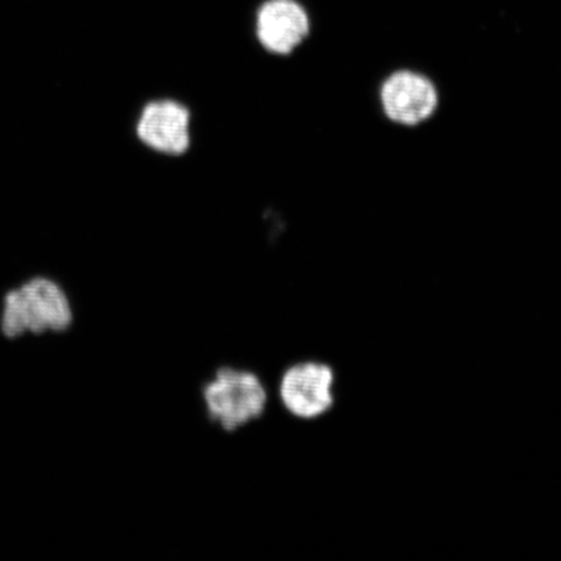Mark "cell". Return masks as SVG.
Returning <instances> with one entry per match:
<instances>
[{"instance_id": "1", "label": "cell", "mask_w": 561, "mask_h": 561, "mask_svg": "<svg viewBox=\"0 0 561 561\" xmlns=\"http://www.w3.org/2000/svg\"><path fill=\"white\" fill-rule=\"evenodd\" d=\"M72 301L58 280L34 275L11 287L3 296L0 331L16 340L26 333H62L73 324Z\"/></svg>"}, {"instance_id": "2", "label": "cell", "mask_w": 561, "mask_h": 561, "mask_svg": "<svg viewBox=\"0 0 561 561\" xmlns=\"http://www.w3.org/2000/svg\"><path fill=\"white\" fill-rule=\"evenodd\" d=\"M202 401L208 419L224 432L233 433L261 419L270 398L255 371L221 367L203 385Z\"/></svg>"}, {"instance_id": "3", "label": "cell", "mask_w": 561, "mask_h": 561, "mask_svg": "<svg viewBox=\"0 0 561 561\" xmlns=\"http://www.w3.org/2000/svg\"><path fill=\"white\" fill-rule=\"evenodd\" d=\"M336 376L332 366L319 360L291 364L280 375L278 398L293 417L312 421L325 416L335 404Z\"/></svg>"}, {"instance_id": "4", "label": "cell", "mask_w": 561, "mask_h": 561, "mask_svg": "<svg viewBox=\"0 0 561 561\" xmlns=\"http://www.w3.org/2000/svg\"><path fill=\"white\" fill-rule=\"evenodd\" d=\"M386 118L396 125L417 126L436 114L439 93L433 80L411 69L390 73L378 91Z\"/></svg>"}, {"instance_id": "5", "label": "cell", "mask_w": 561, "mask_h": 561, "mask_svg": "<svg viewBox=\"0 0 561 561\" xmlns=\"http://www.w3.org/2000/svg\"><path fill=\"white\" fill-rule=\"evenodd\" d=\"M310 31V16L297 0H266L256 13L257 39L273 54H291Z\"/></svg>"}, {"instance_id": "6", "label": "cell", "mask_w": 561, "mask_h": 561, "mask_svg": "<svg viewBox=\"0 0 561 561\" xmlns=\"http://www.w3.org/2000/svg\"><path fill=\"white\" fill-rule=\"evenodd\" d=\"M191 112L174 101L146 105L137 124V136L151 149L180 156L191 146Z\"/></svg>"}]
</instances>
